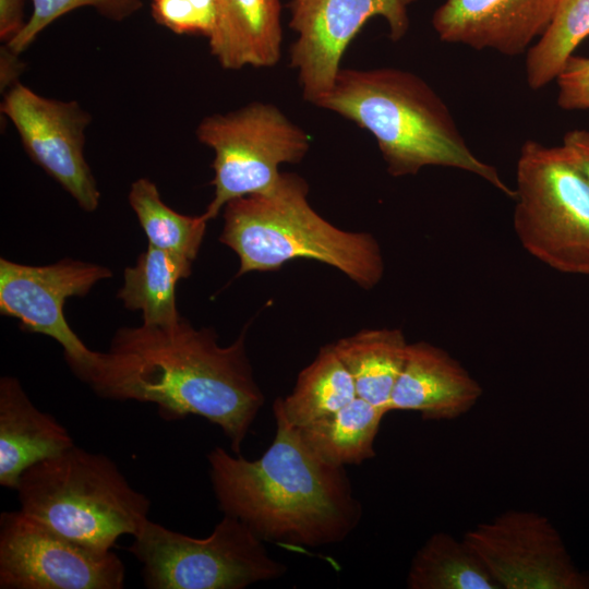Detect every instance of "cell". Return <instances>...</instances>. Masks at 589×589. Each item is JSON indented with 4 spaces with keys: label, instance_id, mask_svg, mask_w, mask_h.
I'll use <instances>...</instances> for the list:
<instances>
[{
    "label": "cell",
    "instance_id": "obj_4",
    "mask_svg": "<svg viewBox=\"0 0 589 589\" xmlns=\"http://www.w3.org/2000/svg\"><path fill=\"white\" fill-rule=\"evenodd\" d=\"M308 194L302 177L281 172L269 191L225 205L219 241L239 259L237 277L305 259L340 271L363 289L375 287L385 271L377 240L369 232L336 227L311 206Z\"/></svg>",
    "mask_w": 589,
    "mask_h": 589
},
{
    "label": "cell",
    "instance_id": "obj_19",
    "mask_svg": "<svg viewBox=\"0 0 589 589\" xmlns=\"http://www.w3.org/2000/svg\"><path fill=\"white\" fill-rule=\"evenodd\" d=\"M192 262L151 244L133 266L123 272V285L117 292L123 305L142 313L143 324L168 326L179 322L176 286L191 275Z\"/></svg>",
    "mask_w": 589,
    "mask_h": 589
},
{
    "label": "cell",
    "instance_id": "obj_8",
    "mask_svg": "<svg viewBox=\"0 0 589 589\" xmlns=\"http://www.w3.org/2000/svg\"><path fill=\"white\" fill-rule=\"evenodd\" d=\"M196 137L214 152V195L203 213L208 220L233 199L273 189L281 176L280 166L300 163L311 145L301 127L278 107L261 101L205 117Z\"/></svg>",
    "mask_w": 589,
    "mask_h": 589
},
{
    "label": "cell",
    "instance_id": "obj_18",
    "mask_svg": "<svg viewBox=\"0 0 589 589\" xmlns=\"http://www.w3.org/2000/svg\"><path fill=\"white\" fill-rule=\"evenodd\" d=\"M408 345L400 328H369L338 339L333 347L353 380L357 396L388 412Z\"/></svg>",
    "mask_w": 589,
    "mask_h": 589
},
{
    "label": "cell",
    "instance_id": "obj_25",
    "mask_svg": "<svg viewBox=\"0 0 589 589\" xmlns=\"http://www.w3.org/2000/svg\"><path fill=\"white\" fill-rule=\"evenodd\" d=\"M33 11L19 34L7 47L15 55L24 51L47 26L79 8H94L103 16L121 22L136 13L141 0H32Z\"/></svg>",
    "mask_w": 589,
    "mask_h": 589
},
{
    "label": "cell",
    "instance_id": "obj_13",
    "mask_svg": "<svg viewBox=\"0 0 589 589\" xmlns=\"http://www.w3.org/2000/svg\"><path fill=\"white\" fill-rule=\"evenodd\" d=\"M1 111L14 124L29 158L83 211L94 212L100 192L84 156L89 113L75 100L46 98L19 82L4 94Z\"/></svg>",
    "mask_w": 589,
    "mask_h": 589
},
{
    "label": "cell",
    "instance_id": "obj_1",
    "mask_svg": "<svg viewBox=\"0 0 589 589\" xmlns=\"http://www.w3.org/2000/svg\"><path fill=\"white\" fill-rule=\"evenodd\" d=\"M245 328L220 346L213 328L121 327L100 352L87 385L100 397L157 406L164 420L202 417L221 429L235 454L264 404L245 348Z\"/></svg>",
    "mask_w": 589,
    "mask_h": 589
},
{
    "label": "cell",
    "instance_id": "obj_28",
    "mask_svg": "<svg viewBox=\"0 0 589 589\" xmlns=\"http://www.w3.org/2000/svg\"><path fill=\"white\" fill-rule=\"evenodd\" d=\"M24 0H0V38L9 43L23 28Z\"/></svg>",
    "mask_w": 589,
    "mask_h": 589
},
{
    "label": "cell",
    "instance_id": "obj_5",
    "mask_svg": "<svg viewBox=\"0 0 589 589\" xmlns=\"http://www.w3.org/2000/svg\"><path fill=\"white\" fill-rule=\"evenodd\" d=\"M15 491L21 512L98 550L136 534L151 506L112 459L76 445L26 469Z\"/></svg>",
    "mask_w": 589,
    "mask_h": 589
},
{
    "label": "cell",
    "instance_id": "obj_11",
    "mask_svg": "<svg viewBox=\"0 0 589 589\" xmlns=\"http://www.w3.org/2000/svg\"><path fill=\"white\" fill-rule=\"evenodd\" d=\"M464 540L502 589H589L551 520L509 509L466 531Z\"/></svg>",
    "mask_w": 589,
    "mask_h": 589
},
{
    "label": "cell",
    "instance_id": "obj_22",
    "mask_svg": "<svg viewBox=\"0 0 589 589\" xmlns=\"http://www.w3.org/2000/svg\"><path fill=\"white\" fill-rule=\"evenodd\" d=\"M406 584L409 589H501L464 538L445 531L433 533L416 552Z\"/></svg>",
    "mask_w": 589,
    "mask_h": 589
},
{
    "label": "cell",
    "instance_id": "obj_14",
    "mask_svg": "<svg viewBox=\"0 0 589 589\" xmlns=\"http://www.w3.org/2000/svg\"><path fill=\"white\" fill-rule=\"evenodd\" d=\"M557 0H445L432 16L440 39L508 57L528 51L551 23Z\"/></svg>",
    "mask_w": 589,
    "mask_h": 589
},
{
    "label": "cell",
    "instance_id": "obj_2",
    "mask_svg": "<svg viewBox=\"0 0 589 589\" xmlns=\"http://www.w3.org/2000/svg\"><path fill=\"white\" fill-rule=\"evenodd\" d=\"M276 432L254 460L215 447L207 454L219 509L264 542L316 548L344 541L362 505L345 467L316 454L274 404Z\"/></svg>",
    "mask_w": 589,
    "mask_h": 589
},
{
    "label": "cell",
    "instance_id": "obj_20",
    "mask_svg": "<svg viewBox=\"0 0 589 589\" xmlns=\"http://www.w3.org/2000/svg\"><path fill=\"white\" fill-rule=\"evenodd\" d=\"M356 397L353 380L329 344L299 373L292 392L274 404L293 426L302 428L337 412Z\"/></svg>",
    "mask_w": 589,
    "mask_h": 589
},
{
    "label": "cell",
    "instance_id": "obj_16",
    "mask_svg": "<svg viewBox=\"0 0 589 589\" xmlns=\"http://www.w3.org/2000/svg\"><path fill=\"white\" fill-rule=\"evenodd\" d=\"M74 444L68 430L39 410L14 376L0 378V484L15 490L23 472Z\"/></svg>",
    "mask_w": 589,
    "mask_h": 589
},
{
    "label": "cell",
    "instance_id": "obj_6",
    "mask_svg": "<svg viewBox=\"0 0 589 589\" xmlns=\"http://www.w3.org/2000/svg\"><path fill=\"white\" fill-rule=\"evenodd\" d=\"M514 201L521 247L554 271L589 276V183L563 145H521Z\"/></svg>",
    "mask_w": 589,
    "mask_h": 589
},
{
    "label": "cell",
    "instance_id": "obj_26",
    "mask_svg": "<svg viewBox=\"0 0 589 589\" xmlns=\"http://www.w3.org/2000/svg\"><path fill=\"white\" fill-rule=\"evenodd\" d=\"M151 12L159 25L176 34L209 38L216 24V0H152Z\"/></svg>",
    "mask_w": 589,
    "mask_h": 589
},
{
    "label": "cell",
    "instance_id": "obj_24",
    "mask_svg": "<svg viewBox=\"0 0 589 589\" xmlns=\"http://www.w3.org/2000/svg\"><path fill=\"white\" fill-rule=\"evenodd\" d=\"M589 36V0H557L550 25L527 51L526 76L539 89L556 80L566 60Z\"/></svg>",
    "mask_w": 589,
    "mask_h": 589
},
{
    "label": "cell",
    "instance_id": "obj_9",
    "mask_svg": "<svg viewBox=\"0 0 589 589\" xmlns=\"http://www.w3.org/2000/svg\"><path fill=\"white\" fill-rule=\"evenodd\" d=\"M124 579L112 550L73 541L20 509L1 513V589H121Z\"/></svg>",
    "mask_w": 589,
    "mask_h": 589
},
{
    "label": "cell",
    "instance_id": "obj_15",
    "mask_svg": "<svg viewBox=\"0 0 589 589\" xmlns=\"http://www.w3.org/2000/svg\"><path fill=\"white\" fill-rule=\"evenodd\" d=\"M483 394L481 384L445 349L420 340L408 345L388 412L417 411L423 420H455Z\"/></svg>",
    "mask_w": 589,
    "mask_h": 589
},
{
    "label": "cell",
    "instance_id": "obj_7",
    "mask_svg": "<svg viewBox=\"0 0 589 589\" xmlns=\"http://www.w3.org/2000/svg\"><path fill=\"white\" fill-rule=\"evenodd\" d=\"M128 550L142 564L149 589H243L287 569L244 522L226 514L206 538L147 519Z\"/></svg>",
    "mask_w": 589,
    "mask_h": 589
},
{
    "label": "cell",
    "instance_id": "obj_21",
    "mask_svg": "<svg viewBox=\"0 0 589 589\" xmlns=\"http://www.w3.org/2000/svg\"><path fill=\"white\" fill-rule=\"evenodd\" d=\"M386 413L357 396L337 412L298 429L325 460L342 467L359 465L375 456L374 442Z\"/></svg>",
    "mask_w": 589,
    "mask_h": 589
},
{
    "label": "cell",
    "instance_id": "obj_29",
    "mask_svg": "<svg viewBox=\"0 0 589 589\" xmlns=\"http://www.w3.org/2000/svg\"><path fill=\"white\" fill-rule=\"evenodd\" d=\"M562 145L570 153L589 183V130L576 129L567 132Z\"/></svg>",
    "mask_w": 589,
    "mask_h": 589
},
{
    "label": "cell",
    "instance_id": "obj_23",
    "mask_svg": "<svg viewBox=\"0 0 589 589\" xmlns=\"http://www.w3.org/2000/svg\"><path fill=\"white\" fill-rule=\"evenodd\" d=\"M128 201L148 244L190 262L196 259L208 223L204 214L190 216L173 211L148 178H140L131 184Z\"/></svg>",
    "mask_w": 589,
    "mask_h": 589
},
{
    "label": "cell",
    "instance_id": "obj_12",
    "mask_svg": "<svg viewBox=\"0 0 589 589\" xmlns=\"http://www.w3.org/2000/svg\"><path fill=\"white\" fill-rule=\"evenodd\" d=\"M417 0H292L289 26L297 33L290 65L305 100L317 105L330 91L350 41L374 16L385 19L389 38L409 29L408 8Z\"/></svg>",
    "mask_w": 589,
    "mask_h": 589
},
{
    "label": "cell",
    "instance_id": "obj_10",
    "mask_svg": "<svg viewBox=\"0 0 589 589\" xmlns=\"http://www.w3.org/2000/svg\"><path fill=\"white\" fill-rule=\"evenodd\" d=\"M111 276L107 266L74 259L35 266L1 257L0 313L16 318L22 330L59 342L73 374L87 384L100 352L89 349L70 327L64 305Z\"/></svg>",
    "mask_w": 589,
    "mask_h": 589
},
{
    "label": "cell",
    "instance_id": "obj_3",
    "mask_svg": "<svg viewBox=\"0 0 589 589\" xmlns=\"http://www.w3.org/2000/svg\"><path fill=\"white\" fill-rule=\"evenodd\" d=\"M316 106L369 131L393 177L413 176L428 166L456 168L515 197V189L503 181L497 169L469 148L440 95L412 72L341 68Z\"/></svg>",
    "mask_w": 589,
    "mask_h": 589
},
{
    "label": "cell",
    "instance_id": "obj_17",
    "mask_svg": "<svg viewBox=\"0 0 589 589\" xmlns=\"http://www.w3.org/2000/svg\"><path fill=\"white\" fill-rule=\"evenodd\" d=\"M212 55L228 70L274 67L280 59L279 0H216Z\"/></svg>",
    "mask_w": 589,
    "mask_h": 589
},
{
    "label": "cell",
    "instance_id": "obj_27",
    "mask_svg": "<svg viewBox=\"0 0 589 589\" xmlns=\"http://www.w3.org/2000/svg\"><path fill=\"white\" fill-rule=\"evenodd\" d=\"M556 103L564 110L589 109V58L572 55L556 77Z\"/></svg>",
    "mask_w": 589,
    "mask_h": 589
}]
</instances>
